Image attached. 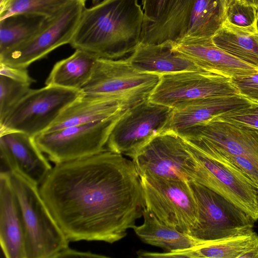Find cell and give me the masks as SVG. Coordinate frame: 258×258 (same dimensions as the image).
Returning <instances> with one entry per match:
<instances>
[{"label":"cell","instance_id":"cell-15","mask_svg":"<svg viewBox=\"0 0 258 258\" xmlns=\"http://www.w3.org/2000/svg\"><path fill=\"white\" fill-rule=\"evenodd\" d=\"M196 0H141L144 14L140 43H176L183 38Z\"/></svg>","mask_w":258,"mask_h":258},{"label":"cell","instance_id":"cell-33","mask_svg":"<svg viewBox=\"0 0 258 258\" xmlns=\"http://www.w3.org/2000/svg\"><path fill=\"white\" fill-rule=\"evenodd\" d=\"M238 94L253 103L258 104V71L231 78Z\"/></svg>","mask_w":258,"mask_h":258},{"label":"cell","instance_id":"cell-5","mask_svg":"<svg viewBox=\"0 0 258 258\" xmlns=\"http://www.w3.org/2000/svg\"><path fill=\"white\" fill-rule=\"evenodd\" d=\"M81 93L54 85L30 89L0 121V133L17 131L35 137L44 133Z\"/></svg>","mask_w":258,"mask_h":258},{"label":"cell","instance_id":"cell-13","mask_svg":"<svg viewBox=\"0 0 258 258\" xmlns=\"http://www.w3.org/2000/svg\"><path fill=\"white\" fill-rule=\"evenodd\" d=\"M236 94L231 78L198 70L161 75L149 100L174 109L201 99Z\"/></svg>","mask_w":258,"mask_h":258},{"label":"cell","instance_id":"cell-25","mask_svg":"<svg viewBox=\"0 0 258 258\" xmlns=\"http://www.w3.org/2000/svg\"><path fill=\"white\" fill-rule=\"evenodd\" d=\"M212 41L224 51L258 69V18L256 31H246L224 23Z\"/></svg>","mask_w":258,"mask_h":258},{"label":"cell","instance_id":"cell-12","mask_svg":"<svg viewBox=\"0 0 258 258\" xmlns=\"http://www.w3.org/2000/svg\"><path fill=\"white\" fill-rule=\"evenodd\" d=\"M184 141L197 163L194 182L221 195L256 221L258 188L254 184L232 165L208 156Z\"/></svg>","mask_w":258,"mask_h":258},{"label":"cell","instance_id":"cell-8","mask_svg":"<svg viewBox=\"0 0 258 258\" xmlns=\"http://www.w3.org/2000/svg\"><path fill=\"white\" fill-rule=\"evenodd\" d=\"M140 177L146 209L165 224L189 235L198 214L189 182L153 176Z\"/></svg>","mask_w":258,"mask_h":258},{"label":"cell","instance_id":"cell-37","mask_svg":"<svg viewBox=\"0 0 258 258\" xmlns=\"http://www.w3.org/2000/svg\"><path fill=\"white\" fill-rule=\"evenodd\" d=\"M245 3L254 6L258 10V0H241Z\"/></svg>","mask_w":258,"mask_h":258},{"label":"cell","instance_id":"cell-10","mask_svg":"<svg viewBox=\"0 0 258 258\" xmlns=\"http://www.w3.org/2000/svg\"><path fill=\"white\" fill-rule=\"evenodd\" d=\"M85 4L74 0L54 16L47 18L33 37L0 53V63L27 69L55 49L70 44Z\"/></svg>","mask_w":258,"mask_h":258},{"label":"cell","instance_id":"cell-18","mask_svg":"<svg viewBox=\"0 0 258 258\" xmlns=\"http://www.w3.org/2000/svg\"><path fill=\"white\" fill-rule=\"evenodd\" d=\"M127 109L123 102L115 97L82 93L44 133L119 116Z\"/></svg>","mask_w":258,"mask_h":258},{"label":"cell","instance_id":"cell-24","mask_svg":"<svg viewBox=\"0 0 258 258\" xmlns=\"http://www.w3.org/2000/svg\"><path fill=\"white\" fill-rule=\"evenodd\" d=\"M226 3V0H196L180 41L211 39L225 22Z\"/></svg>","mask_w":258,"mask_h":258},{"label":"cell","instance_id":"cell-7","mask_svg":"<svg viewBox=\"0 0 258 258\" xmlns=\"http://www.w3.org/2000/svg\"><path fill=\"white\" fill-rule=\"evenodd\" d=\"M173 111L149 99L127 109L113 127L106 149L133 158L154 138L171 131Z\"/></svg>","mask_w":258,"mask_h":258},{"label":"cell","instance_id":"cell-6","mask_svg":"<svg viewBox=\"0 0 258 258\" xmlns=\"http://www.w3.org/2000/svg\"><path fill=\"white\" fill-rule=\"evenodd\" d=\"M190 186L197 206V220L189 235L203 243L254 231L255 221L225 198L195 182Z\"/></svg>","mask_w":258,"mask_h":258},{"label":"cell","instance_id":"cell-21","mask_svg":"<svg viewBox=\"0 0 258 258\" xmlns=\"http://www.w3.org/2000/svg\"><path fill=\"white\" fill-rule=\"evenodd\" d=\"M174 43H140L126 59L139 72L159 75L201 70L191 60L175 50Z\"/></svg>","mask_w":258,"mask_h":258},{"label":"cell","instance_id":"cell-28","mask_svg":"<svg viewBox=\"0 0 258 258\" xmlns=\"http://www.w3.org/2000/svg\"><path fill=\"white\" fill-rule=\"evenodd\" d=\"M74 0H8L0 9V20L18 14H31L50 18Z\"/></svg>","mask_w":258,"mask_h":258},{"label":"cell","instance_id":"cell-4","mask_svg":"<svg viewBox=\"0 0 258 258\" xmlns=\"http://www.w3.org/2000/svg\"><path fill=\"white\" fill-rule=\"evenodd\" d=\"M160 78L159 75L138 71L127 59L99 58L81 91L115 97L129 109L149 99Z\"/></svg>","mask_w":258,"mask_h":258},{"label":"cell","instance_id":"cell-38","mask_svg":"<svg viewBox=\"0 0 258 258\" xmlns=\"http://www.w3.org/2000/svg\"><path fill=\"white\" fill-rule=\"evenodd\" d=\"M8 1V0H0V9L3 8L5 6Z\"/></svg>","mask_w":258,"mask_h":258},{"label":"cell","instance_id":"cell-31","mask_svg":"<svg viewBox=\"0 0 258 258\" xmlns=\"http://www.w3.org/2000/svg\"><path fill=\"white\" fill-rule=\"evenodd\" d=\"M205 155L232 165L249 178L258 188L257 163L246 157L225 152H213Z\"/></svg>","mask_w":258,"mask_h":258},{"label":"cell","instance_id":"cell-9","mask_svg":"<svg viewBox=\"0 0 258 258\" xmlns=\"http://www.w3.org/2000/svg\"><path fill=\"white\" fill-rule=\"evenodd\" d=\"M122 115L44 133L34 138L41 151L54 164L83 158L107 150L110 134Z\"/></svg>","mask_w":258,"mask_h":258},{"label":"cell","instance_id":"cell-16","mask_svg":"<svg viewBox=\"0 0 258 258\" xmlns=\"http://www.w3.org/2000/svg\"><path fill=\"white\" fill-rule=\"evenodd\" d=\"M1 172L17 170L39 185L52 166L34 137L9 131L0 133Z\"/></svg>","mask_w":258,"mask_h":258},{"label":"cell","instance_id":"cell-34","mask_svg":"<svg viewBox=\"0 0 258 258\" xmlns=\"http://www.w3.org/2000/svg\"><path fill=\"white\" fill-rule=\"evenodd\" d=\"M0 75L31 85L35 81L29 75L27 69L14 67L0 63Z\"/></svg>","mask_w":258,"mask_h":258},{"label":"cell","instance_id":"cell-39","mask_svg":"<svg viewBox=\"0 0 258 258\" xmlns=\"http://www.w3.org/2000/svg\"><path fill=\"white\" fill-rule=\"evenodd\" d=\"M83 3L85 4V3L87 1H89V0H81ZM94 2H95V1H98V0H92Z\"/></svg>","mask_w":258,"mask_h":258},{"label":"cell","instance_id":"cell-20","mask_svg":"<svg viewBox=\"0 0 258 258\" xmlns=\"http://www.w3.org/2000/svg\"><path fill=\"white\" fill-rule=\"evenodd\" d=\"M253 104L239 94L199 99L173 109L170 130L176 133Z\"/></svg>","mask_w":258,"mask_h":258},{"label":"cell","instance_id":"cell-29","mask_svg":"<svg viewBox=\"0 0 258 258\" xmlns=\"http://www.w3.org/2000/svg\"><path fill=\"white\" fill-rule=\"evenodd\" d=\"M258 10L241 0H226L225 22L249 31L257 29Z\"/></svg>","mask_w":258,"mask_h":258},{"label":"cell","instance_id":"cell-3","mask_svg":"<svg viewBox=\"0 0 258 258\" xmlns=\"http://www.w3.org/2000/svg\"><path fill=\"white\" fill-rule=\"evenodd\" d=\"M23 219L26 258H55L69 241L52 217L38 185L17 170L10 173Z\"/></svg>","mask_w":258,"mask_h":258},{"label":"cell","instance_id":"cell-2","mask_svg":"<svg viewBox=\"0 0 258 258\" xmlns=\"http://www.w3.org/2000/svg\"><path fill=\"white\" fill-rule=\"evenodd\" d=\"M144 18L139 0H103L84 8L70 44L99 58L126 59L140 43Z\"/></svg>","mask_w":258,"mask_h":258},{"label":"cell","instance_id":"cell-17","mask_svg":"<svg viewBox=\"0 0 258 258\" xmlns=\"http://www.w3.org/2000/svg\"><path fill=\"white\" fill-rule=\"evenodd\" d=\"M0 243L5 257L26 258L21 210L8 172H0Z\"/></svg>","mask_w":258,"mask_h":258},{"label":"cell","instance_id":"cell-23","mask_svg":"<svg viewBox=\"0 0 258 258\" xmlns=\"http://www.w3.org/2000/svg\"><path fill=\"white\" fill-rule=\"evenodd\" d=\"M99 58L93 53L76 49L71 55L54 65L45 84L81 91Z\"/></svg>","mask_w":258,"mask_h":258},{"label":"cell","instance_id":"cell-19","mask_svg":"<svg viewBox=\"0 0 258 258\" xmlns=\"http://www.w3.org/2000/svg\"><path fill=\"white\" fill-rule=\"evenodd\" d=\"M173 48L200 69L231 78L258 71L215 45L212 39L181 41L174 44Z\"/></svg>","mask_w":258,"mask_h":258},{"label":"cell","instance_id":"cell-26","mask_svg":"<svg viewBox=\"0 0 258 258\" xmlns=\"http://www.w3.org/2000/svg\"><path fill=\"white\" fill-rule=\"evenodd\" d=\"M47 19L38 15L18 14L0 20V53L31 38Z\"/></svg>","mask_w":258,"mask_h":258},{"label":"cell","instance_id":"cell-14","mask_svg":"<svg viewBox=\"0 0 258 258\" xmlns=\"http://www.w3.org/2000/svg\"><path fill=\"white\" fill-rule=\"evenodd\" d=\"M205 154L225 152L258 164V130L217 117L177 133Z\"/></svg>","mask_w":258,"mask_h":258},{"label":"cell","instance_id":"cell-22","mask_svg":"<svg viewBox=\"0 0 258 258\" xmlns=\"http://www.w3.org/2000/svg\"><path fill=\"white\" fill-rule=\"evenodd\" d=\"M144 222L133 228L136 235L145 243L163 249L166 252L181 251L202 243L190 235L169 226L145 209Z\"/></svg>","mask_w":258,"mask_h":258},{"label":"cell","instance_id":"cell-11","mask_svg":"<svg viewBox=\"0 0 258 258\" xmlns=\"http://www.w3.org/2000/svg\"><path fill=\"white\" fill-rule=\"evenodd\" d=\"M140 177L153 176L188 182L195 180L197 166L184 140L168 131L154 138L132 158Z\"/></svg>","mask_w":258,"mask_h":258},{"label":"cell","instance_id":"cell-35","mask_svg":"<svg viewBox=\"0 0 258 258\" xmlns=\"http://www.w3.org/2000/svg\"><path fill=\"white\" fill-rule=\"evenodd\" d=\"M58 257H97L106 258L105 255L94 253L90 251H80L69 247L58 252L55 258Z\"/></svg>","mask_w":258,"mask_h":258},{"label":"cell","instance_id":"cell-32","mask_svg":"<svg viewBox=\"0 0 258 258\" xmlns=\"http://www.w3.org/2000/svg\"><path fill=\"white\" fill-rule=\"evenodd\" d=\"M215 117L258 130V104L253 103L249 106Z\"/></svg>","mask_w":258,"mask_h":258},{"label":"cell","instance_id":"cell-36","mask_svg":"<svg viewBox=\"0 0 258 258\" xmlns=\"http://www.w3.org/2000/svg\"><path fill=\"white\" fill-rule=\"evenodd\" d=\"M240 258H258V240L254 245L242 253Z\"/></svg>","mask_w":258,"mask_h":258},{"label":"cell","instance_id":"cell-1","mask_svg":"<svg viewBox=\"0 0 258 258\" xmlns=\"http://www.w3.org/2000/svg\"><path fill=\"white\" fill-rule=\"evenodd\" d=\"M38 189L69 242H116L146 209L133 161L108 150L55 164Z\"/></svg>","mask_w":258,"mask_h":258},{"label":"cell","instance_id":"cell-27","mask_svg":"<svg viewBox=\"0 0 258 258\" xmlns=\"http://www.w3.org/2000/svg\"><path fill=\"white\" fill-rule=\"evenodd\" d=\"M258 240V234L251 233L202 243L189 249L190 258H240Z\"/></svg>","mask_w":258,"mask_h":258},{"label":"cell","instance_id":"cell-30","mask_svg":"<svg viewBox=\"0 0 258 258\" xmlns=\"http://www.w3.org/2000/svg\"><path fill=\"white\" fill-rule=\"evenodd\" d=\"M30 86L0 75V121L29 91Z\"/></svg>","mask_w":258,"mask_h":258}]
</instances>
